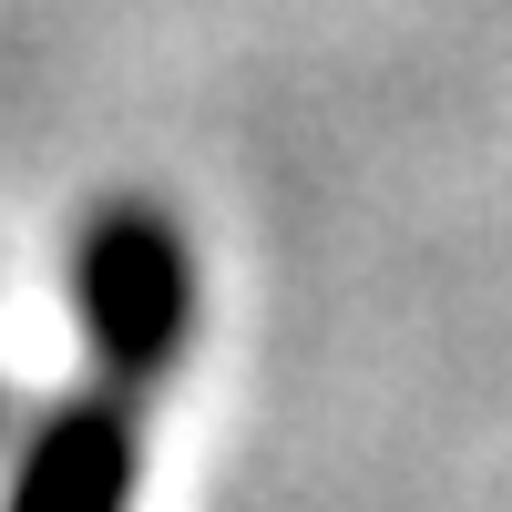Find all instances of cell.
I'll use <instances>...</instances> for the list:
<instances>
[{"mask_svg":"<svg viewBox=\"0 0 512 512\" xmlns=\"http://www.w3.org/2000/svg\"><path fill=\"white\" fill-rule=\"evenodd\" d=\"M82 328H93L103 369L123 390H144V379L175 369L185 349V318H195V267H185V236L154 216V205H113V216L82 236Z\"/></svg>","mask_w":512,"mask_h":512,"instance_id":"6da1fadb","label":"cell"},{"mask_svg":"<svg viewBox=\"0 0 512 512\" xmlns=\"http://www.w3.org/2000/svg\"><path fill=\"white\" fill-rule=\"evenodd\" d=\"M123 502H134V410L113 390L62 400L21 451L11 512H123Z\"/></svg>","mask_w":512,"mask_h":512,"instance_id":"7a4b0ae2","label":"cell"},{"mask_svg":"<svg viewBox=\"0 0 512 512\" xmlns=\"http://www.w3.org/2000/svg\"><path fill=\"white\" fill-rule=\"evenodd\" d=\"M0 420H11V390H0Z\"/></svg>","mask_w":512,"mask_h":512,"instance_id":"3957f363","label":"cell"}]
</instances>
